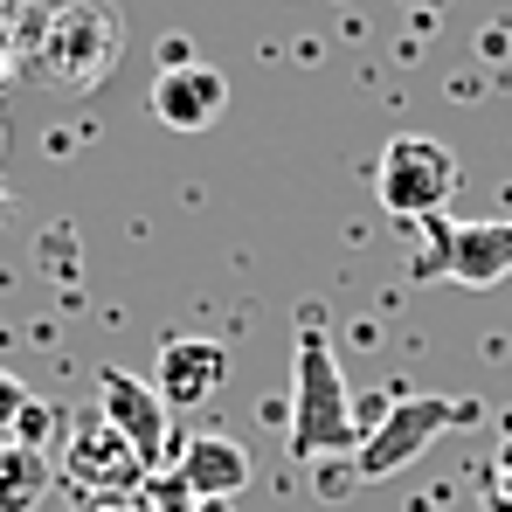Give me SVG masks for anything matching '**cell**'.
<instances>
[{
  "instance_id": "obj_1",
  "label": "cell",
  "mask_w": 512,
  "mask_h": 512,
  "mask_svg": "<svg viewBox=\"0 0 512 512\" xmlns=\"http://www.w3.org/2000/svg\"><path fill=\"white\" fill-rule=\"evenodd\" d=\"M284 436H291V457H298V464H326V457H346V450H360V436H367V416H360V409H353V395H346L340 353H333V333H326L319 305H305V312H298Z\"/></svg>"
},
{
  "instance_id": "obj_2",
  "label": "cell",
  "mask_w": 512,
  "mask_h": 512,
  "mask_svg": "<svg viewBox=\"0 0 512 512\" xmlns=\"http://www.w3.org/2000/svg\"><path fill=\"white\" fill-rule=\"evenodd\" d=\"M125 49V21L111 0H56L35 28V49H28V84L49 90H97L111 77Z\"/></svg>"
},
{
  "instance_id": "obj_3",
  "label": "cell",
  "mask_w": 512,
  "mask_h": 512,
  "mask_svg": "<svg viewBox=\"0 0 512 512\" xmlns=\"http://www.w3.org/2000/svg\"><path fill=\"white\" fill-rule=\"evenodd\" d=\"M471 423H485V409L471 395H402L395 409H381L367 423L360 450H353V478L360 485H381V478L409 471L443 429H471Z\"/></svg>"
},
{
  "instance_id": "obj_4",
  "label": "cell",
  "mask_w": 512,
  "mask_h": 512,
  "mask_svg": "<svg viewBox=\"0 0 512 512\" xmlns=\"http://www.w3.org/2000/svg\"><path fill=\"white\" fill-rule=\"evenodd\" d=\"M457 180H464V167H457V153H450L443 139L402 132V139H388L381 160H374V201H381L395 222H436V215L450 208Z\"/></svg>"
},
{
  "instance_id": "obj_5",
  "label": "cell",
  "mask_w": 512,
  "mask_h": 512,
  "mask_svg": "<svg viewBox=\"0 0 512 512\" xmlns=\"http://www.w3.org/2000/svg\"><path fill=\"white\" fill-rule=\"evenodd\" d=\"M416 277H450L464 291H492L512 277V222H423Z\"/></svg>"
},
{
  "instance_id": "obj_6",
  "label": "cell",
  "mask_w": 512,
  "mask_h": 512,
  "mask_svg": "<svg viewBox=\"0 0 512 512\" xmlns=\"http://www.w3.org/2000/svg\"><path fill=\"white\" fill-rule=\"evenodd\" d=\"M56 478H63L77 499H132V492H146V478H153V471L139 464V450H132L118 429L90 409L84 423H70V436H63Z\"/></svg>"
},
{
  "instance_id": "obj_7",
  "label": "cell",
  "mask_w": 512,
  "mask_h": 512,
  "mask_svg": "<svg viewBox=\"0 0 512 512\" xmlns=\"http://www.w3.org/2000/svg\"><path fill=\"white\" fill-rule=\"evenodd\" d=\"M97 416L139 450V464L153 478L173 471V409L153 395V381H139L125 367H97Z\"/></svg>"
},
{
  "instance_id": "obj_8",
  "label": "cell",
  "mask_w": 512,
  "mask_h": 512,
  "mask_svg": "<svg viewBox=\"0 0 512 512\" xmlns=\"http://www.w3.org/2000/svg\"><path fill=\"white\" fill-rule=\"evenodd\" d=\"M229 381V346L222 340H201V333H173L153 353V395L167 402L173 416L180 409H208Z\"/></svg>"
},
{
  "instance_id": "obj_9",
  "label": "cell",
  "mask_w": 512,
  "mask_h": 512,
  "mask_svg": "<svg viewBox=\"0 0 512 512\" xmlns=\"http://www.w3.org/2000/svg\"><path fill=\"white\" fill-rule=\"evenodd\" d=\"M173 478H180L201 506H229V499L256 478V464H250V450H243L236 436L201 429V436H187V443L173 450Z\"/></svg>"
},
{
  "instance_id": "obj_10",
  "label": "cell",
  "mask_w": 512,
  "mask_h": 512,
  "mask_svg": "<svg viewBox=\"0 0 512 512\" xmlns=\"http://www.w3.org/2000/svg\"><path fill=\"white\" fill-rule=\"evenodd\" d=\"M222 104H229V77H222L215 63H173V70L153 77V118L173 125V132H201V125H215Z\"/></svg>"
},
{
  "instance_id": "obj_11",
  "label": "cell",
  "mask_w": 512,
  "mask_h": 512,
  "mask_svg": "<svg viewBox=\"0 0 512 512\" xmlns=\"http://www.w3.org/2000/svg\"><path fill=\"white\" fill-rule=\"evenodd\" d=\"M49 485H56V464L42 457V450H28V443H0V512H35L49 499Z\"/></svg>"
},
{
  "instance_id": "obj_12",
  "label": "cell",
  "mask_w": 512,
  "mask_h": 512,
  "mask_svg": "<svg viewBox=\"0 0 512 512\" xmlns=\"http://www.w3.org/2000/svg\"><path fill=\"white\" fill-rule=\"evenodd\" d=\"M56 429H63V416H56L49 402H28V416H21V429H14V443H28V450H42V443H49ZM42 457H49V450H42Z\"/></svg>"
},
{
  "instance_id": "obj_13",
  "label": "cell",
  "mask_w": 512,
  "mask_h": 512,
  "mask_svg": "<svg viewBox=\"0 0 512 512\" xmlns=\"http://www.w3.org/2000/svg\"><path fill=\"white\" fill-rule=\"evenodd\" d=\"M28 402H35V395H28V388H21V381H14V374L0 367V443H7V436L21 429V416H28Z\"/></svg>"
},
{
  "instance_id": "obj_14",
  "label": "cell",
  "mask_w": 512,
  "mask_h": 512,
  "mask_svg": "<svg viewBox=\"0 0 512 512\" xmlns=\"http://www.w3.org/2000/svg\"><path fill=\"white\" fill-rule=\"evenodd\" d=\"M77 512H153L146 492H132V499H77Z\"/></svg>"
},
{
  "instance_id": "obj_15",
  "label": "cell",
  "mask_w": 512,
  "mask_h": 512,
  "mask_svg": "<svg viewBox=\"0 0 512 512\" xmlns=\"http://www.w3.org/2000/svg\"><path fill=\"white\" fill-rule=\"evenodd\" d=\"M485 512H512V464L492 478V485H485Z\"/></svg>"
},
{
  "instance_id": "obj_16",
  "label": "cell",
  "mask_w": 512,
  "mask_h": 512,
  "mask_svg": "<svg viewBox=\"0 0 512 512\" xmlns=\"http://www.w3.org/2000/svg\"><path fill=\"white\" fill-rule=\"evenodd\" d=\"M0 215H7V201H0Z\"/></svg>"
}]
</instances>
